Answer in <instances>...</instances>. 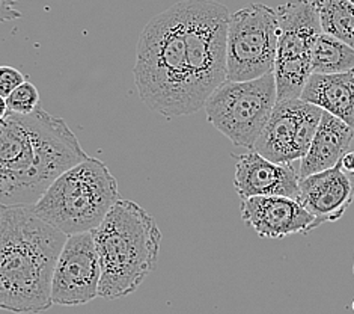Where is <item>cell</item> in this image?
Returning <instances> with one entry per match:
<instances>
[{"label": "cell", "mask_w": 354, "mask_h": 314, "mask_svg": "<svg viewBox=\"0 0 354 314\" xmlns=\"http://www.w3.org/2000/svg\"><path fill=\"white\" fill-rule=\"evenodd\" d=\"M101 278L98 296L134 293L157 266L162 232L156 219L131 200H118L94 232Z\"/></svg>", "instance_id": "obj_4"}, {"label": "cell", "mask_w": 354, "mask_h": 314, "mask_svg": "<svg viewBox=\"0 0 354 314\" xmlns=\"http://www.w3.org/2000/svg\"><path fill=\"white\" fill-rule=\"evenodd\" d=\"M314 6L322 30L354 49V3L351 0H314Z\"/></svg>", "instance_id": "obj_17"}, {"label": "cell", "mask_w": 354, "mask_h": 314, "mask_svg": "<svg viewBox=\"0 0 354 314\" xmlns=\"http://www.w3.org/2000/svg\"><path fill=\"white\" fill-rule=\"evenodd\" d=\"M227 8L214 0H181L142 30L133 78L153 112L184 116L204 109L226 80Z\"/></svg>", "instance_id": "obj_1"}, {"label": "cell", "mask_w": 354, "mask_h": 314, "mask_svg": "<svg viewBox=\"0 0 354 314\" xmlns=\"http://www.w3.org/2000/svg\"><path fill=\"white\" fill-rule=\"evenodd\" d=\"M101 266L92 232L66 236L52 278L53 305L75 307L98 296Z\"/></svg>", "instance_id": "obj_10"}, {"label": "cell", "mask_w": 354, "mask_h": 314, "mask_svg": "<svg viewBox=\"0 0 354 314\" xmlns=\"http://www.w3.org/2000/svg\"><path fill=\"white\" fill-rule=\"evenodd\" d=\"M240 211L244 223L267 239L306 234L318 227L315 218L297 200L279 195L244 198Z\"/></svg>", "instance_id": "obj_11"}, {"label": "cell", "mask_w": 354, "mask_h": 314, "mask_svg": "<svg viewBox=\"0 0 354 314\" xmlns=\"http://www.w3.org/2000/svg\"><path fill=\"white\" fill-rule=\"evenodd\" d=\"M276 15L279 35L273 74L277 101L300 98L312 74V47L323 30L310 0H288L276 8Z\"/></svg>", "instance_id": "obj_8"}, {"label": "cell", "mask_w": 354, "mask_h": 314, "mask_svg": "<svg viewBox=\"0 0 354 314\" xmlns=\"http://www.w3.org/2000/svg\"><path fill=\"white\" fill-rule=\"evenodd\" d=\"M312 73L335 74L354 69V49L344 41L322 32L317 37L310 55Z\"/></svg>", "instance_id": "obj_16"}, {"label": "cell", "mask_w": 354, "mask_h": 314, "mask_svg": "<svg viewBox=\"0 0 354 314\" xmlns=\"http://www.w3.org/2000/svg\"><path fill=\"white\" fill-rule=\"evenodd\" d=\"M351 308H353V311H354V299H353V302H351Z\"/></svg>", "instance_id": "obj_24"}, {"label": "cell", "mask_w": 354, "mask_h": 314, "mask_svg": "<svg viewBox=\"0 0 354 314\" xmlns=\"http://www.w3.org/2000/svg\"><path fill=\"white\" fill-rule=\"evenodd\" d=\"M6 106L12 114H32L39 106V92L35 85L24 80L6 97Z\"/></svg>", "instance_id": "obj_18"}, {"label": "cell", "mask_w": 354, "mask_h": 314, "mask_svg": "<svg viewBox=\"0 0 354 314\" xmlns=\"http://www.w3.org/2000/svg\"><path fill=\"white\" fill-rule=\"evenodd\" d=\"M323 109L301 98L279 100L258 137L254 151L276 164L291 165L306 155Z\"/></svg>", "instance_id": "obj_9"}, {"label": "cell", "mask_w": 354, "mask_h": 314, "mask_svg": "<svg viewBox=\"0 0 354 314\" xmlns=\"http://www.w3.org/2000/svg\"><path fill=\"white\" fill-rule=\"evenodd\" d=\"M120 200L118 182L109 166L86 156L48 186L33 211L65 236L94 232Z\"/></svg>", "instance_id": "obj_5"}, {"label": "cell", "mask_w": 354, "mask_h": 314, "mask_svg": "<svg viewBox=\"0 0 354 314\" xmlns=\"http://www.w3.org/2000/svg\"><path fill=\"white\" fill-rule=\"evenodd\" d=\"M17 2L19 0H0V23L21 19V12L14 8Z\"/></svg>", "instance_id": "obj_20"}, {"label": "cell", "mask_w": 354, "mask_h": 314, "mask_svg": "<svg viewBox=\"0 0 354 314\" xmlns=\"http://www.w3.org/2000/svg\"><path fill=\"white\" fill-rule=\"evenodd\" d=\"M24 80L26 79H24L23 73L14 69V67L0 65V97L6 98Z\"/></svg>", "instance_id": "obj_19"}, {"label": "cell", "mask_w": 354, "mask_h": 314, "mask_svg": "<svg viewBox=\"0 0 354 314\" xmlns=\"http://www.w3.org/2000/svg\"><path fill=\"white\" fill-rule=\"evenodd\" d=\"M8 114V106H6V98L0 97V121L3 120Z\"/></svg>", "instance_id": "obj_22"}, {"label": "cell", "mask_w": 354, "mask_h": 314, "mask_svg": "<svg viewBox=\"0 0 354 314\" xmlns=\"http://www.w3.org/2000/svg\"><path fill=\"white\" fill-rule=\"evenodd\" d=\"M66 236L32 206L5 207L0 223V310L38 314L52 307V278Z\"/></svg>", "instance_id": "obj_3"}, {"label": "cell", "mask_w": 354, "mask_h": 314, "mask_svg": "<svg viewBox=\"0 0 354 314\" xmlns=\"http://www.w3.org/2000/svg\"><path fill=\"white\" fill-rule=\"evenodd\" d=\"M353 138V127L323 110L314 139L306 155L300 160L299 177H308L338 165L342 156L348 151Z\"/></svg>", "instance_id": "obj_14"}, {"label": "cell", "mask_w": 354, "mask_h": 314, "mask_svg": "<svg viewBox=\"0 0 354 314\" xmlns=\"http://www.w3.org/2000/svg\"><path fill=\"white\" fill-rule=\"evenodd\" d=\"M345 171L354 174V151H347L339 160Z\"/></svg>", "instance_id": "obj_21"}, {"label": "cell", "mask_w": 354, "mask_h": 314, "mask_svg": "<svg viewBox=\"0 0 354 314\" xmlns=\"http://www.w3.org/2000/svg\"><path fill=\"white\" fill-rule=\"evenodd\" d=\"M277 35L273 8L250 3L231 14L226 30V80H252L273 73Z\"/></svg>", "instance_id": "obj_7"}, {"label": "cell", "mask_w": 354, "mask_h": 314, "mask_svg": "<svg viewBox=\"0 0 354 314\" xmlns=\"http://www.w3.org/2000/svg\"><path fill=\"white\" fill-rule=\"evenodd\" d=\"M301 100L332 114L354 129V69L345 73H312Z\"/></svg>", "instance_id": "obj_15"}, {"label": "cell", "mask_w": 354, "mask_h": 314, "mask_svg": "<svg viewBox=\"0 0 354 314\" xmlns=\"http://www.w3.org/2000/svg\"><path fill=\"white\" fill-rule=\"evenodd\" d=\"M297 201L315 218L317 225L336 223L354 200V174L345 171L341 162L326 171L299 180Z\"/></svg>", "instance_id": "obj_12"}, {"label": "cell", "mask_w": 354, "mask_h": 314, "mask_svg": "<svg viewBox=\"0 0 354 314\" xmlns=\"http://www.w3.org/2000/svg\"><path fill=\"white\" fill-rule=\"evenodd\" d=\"M299 180L292 165L272 162L257 151L241 155L235 165L234 186L241 200L270 195L297 200Z\"/></svg>", "instance_id": "obj_13"}, {"label": "cell", "mask_w": 354, "mask_h": 314, "mask_svg": "<svg viewBox=\"0 0 354 314\" xmlns=\"http://www.w3.org/2000/svg\"><path fill=\"white\" fill-rule=\"evenodd\" d=\"M276 103V79L268 73L252 80H225L204 109L208 121L234 146L254 150Z\"/></svg>", "instance_id": "obj_6"}, {"label": "cell", "mask_w": 354, "mask_h": 314, "mask_svg": "<svg viewBox=\"0 0 354 314\" xmlns=\"http://www.w3.org/2000/svg\"><path fill=\"white\" fill-rule=\"evenodd\" d=\"M353 274H354V263H353Z\"/></svg>", "instance_id": "obj_25"}, {"label": "cell", "mask_w": 354, "mask_h": 314, "mask_svg": "<svg viewBox=\"0 0 354 314\" xmlns=\"http://www.w3.org/2000/svg\"><path fill=\"white\" fill-rule=\"evenodd\" d=\"M88 155L68 124L38 106L0 121V206H33L56 178Z\"/></svg>", "instance_id": "obj_2"}, {"label": "cell", "mask_w": 354, "mask_h": 314, "mask_svg": "<svg viewBox=\"0 0 354 314\" xmlns=\"http://www.w3.org/2000/svg\"><path fill=\"white\" fill-rule=\"evenodd\" d=\"M3 211H5V207L0 206V223H2V216H3Z\"/></svg>", "instance_id": "obj_23"}, {"label": "cell", "mask_w": 354, "mask_h": 314, "mask_svg": "<svg viewBox=\"0 0 354 314\" xmlns=\"http://www.w3.org/2000/svg\"><path fill=\"white\" fill-rule=\"evenodd\" d=\"M351 2H353V3H354V0H351Z\"/></svg>", "instance_id": "obj_26"}]
</instances>
